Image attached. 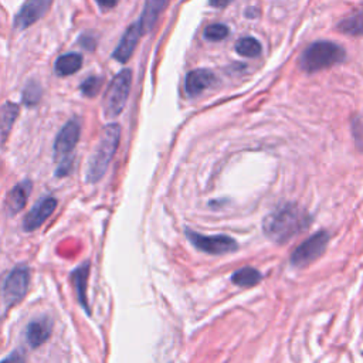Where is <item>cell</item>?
I'll list each match as a JSON object with an SVG mask.
<instances>
[{
  "label": "cell",
  "instance_id": "14",
  "mask_svg": "<svg viewBox=\"0 0 363 363\" xmlns=\"http://www.w3.org/2000/svg\"><path fill=\"white\" fill-rule=\"evenodd\" d=\"M89 271H91V264L86 261L81 265H78L72 272H71V282L72 286L75 289L77 294V299L78 303L81 305V308L91 315V309L88 306V299H86V284H88V277H89Z\"/></svg>",
  "mask_w": 363,
  "mask_h": 363
},
{
  "label": "cell",
  "instance_id": "21",
  "mask_svg": "<svg viewBox=\"0 0 363 363\" xmlns=\"http://www.w3.org/2000/svg\"><path fill=\"white\" fill-rule=\"evenodd\" d=\"M235 51L242 57H258L262 52V47L258 40L252 37H242L235 43Z\"/></svg>",
  "mask_w": 363,
  "mask_h": 363
},
{
  "label": "cell",
  "instance_id": "6",
  "mask_svg": "<svg viewBox=\"0 0 363 363\" xmlns=\"http://www.w3.org/2000/svg\"><path fill=\"white\" fill-rule=\"evenodd\" d=\"M329 242V235L326 231H318L308 240H305L301 245H298L292 255H291V264L295 267H305L315 261L319 255L323 254L326 250V245Z\"/></svg>",
  "mask_w": 363,
  "mask_h": 363
},
{
  "label": "cell",
  "instance_id": "5",
  "mask_svg": "<svg viewBox=\"0 0 363 363\" xmlns=\"http://www.w3.org/2000/svg\"><path fill=\"white\" fill-rule=\"evenodd\" d=\"M187 238L191 244L203 252L213 254V255H223L237 250V242L230 235L216 234V235H203L200 233L186 230Z\"/></svg>",
  "mask_w": 363,
  "mask_h": 363
},
{
  "label": "cell",
  "instance_id": "9",
  "mask_svg": "<svg viewBox=\"0 0 363 363\" xmlns=\"http://www.w3.org/2000/svg\"><path fill=\"white\" fill-rule=\"evenodd\" d=\"M50 6L51 0H26L14 17V28H28L48 11Z\"/></svg>",
  "mask_w": 363,
  "mask_h": 363
},
{
  "label": "cell",
  "instance_id": "15",
  "mask_svg": "<svg viewBox=\"0 0 363 363\" xmlns=\"http://www.w3.org/2000/svg\"><path fill=\"white\" fill-rule=\"evenodd\" d=\"M214 81V74L206 68H197L186 75V94L189 96H197Z\"/></svg>",
  "mask_w": 363,
  "mask_h": 363
},
{
  "label": "cell",
  "instance_id": "22",
  "mask_svg": "<svg viewBox=\"0 0 363 363\" xmlns=\"http://www.w3.org/2000/svg\"><path fill=\"white\" fill-rule=\"evenodd\" d=\"M41 95H43V88L40 86V84L35 81H30L23 89L21 99L24 105L33 106L38 104V101L41 99Z\"/></svg>",
  "mask_w": 363,
  "mask_h": 363
},
{
  "label": "cell",
  "instance_id": "18",
  "mask_svg": "<svg viewBox=\"0 0 363 363\" xmlns=\"http://www.w3.org/2000/svg\"><path fill=\"white\" fill-rule=\"evenodd\" d=\"M82 67V55L79 52L62 54L54 64V71L58 77H67L75 74Z\"/></svg>",
  "mask_w": 363,
  "mask_h": 363
},
{
  "label": "cell",
  "instance_id": "8",
  "mask_svg": "<svg viewBox=\"0 0 363 363\" xmlns=\"http://www.w3.org/2000/svg\"><path fill=\"white\" fill-rule=\"evenodd\" d=\"M79 133H81V128L75 119L68 121L61 128V130L58 132V135L54 140V159L55 160L60 162L68 156H72L71 153L79 140Z\"/></svg>",
  "mask_w": 363,
  "mask_h": 363
},
{
  "label": "cell",
  "instance_id": "17",
  "mask_svg": "<svg viewBox=\"0 0 363 363\" xmlns=\"http://www.w3.org/2000/svg\"><path fill=\"white\" fill-rule=\"evenodd\" d=\"M166 4H167V0H146L145 1L143 13H142L140 20H139L142 34L147 33L153 28L157 17L160 16V13L166 7Z\"/></svg>",
  "mask_w": 363,
  "mask_h": 363
},
{
  "label": "cell",
  "instance_id": "25",
  "mask_svg": "<svg viewBox=\"0 0 363 363\" xmlns=\"http://www.w3.org/2000/svg\"><path fill=\"white\" fill-rule=\"evenodd\" d=\"M71 167H72V156H68V157L60 160V163H58V166L55 169V176L57 177L67 176L69 173Z\"/></svg>",
  "mask_w": 363,
  "mask_h": 363
},
{
  "label": "cell",
  "instance_id": "12",
  "mask_svg": "<svg viewBox=\"0 0 363 363\" xmlns=\"http://www.w3.org/2000/svg\"><path fill=\"white\" fill-rule=\"evenodd\" d=\"M140 35H142V28H140L139 21L130 24V26L126 28V31L123 33V35H122V38H121L118 47H116L115 51L112 52V58L116 60L118 62H122V64L126 62V61L132 57V54H133V51H135V48H136V45H138V41H139Z\"/></svg>",
  "mask_w": 363,
  "mask_h": 363
},
{
  "label": "cell",
  "instance_id": "4",
  "mask_svg": "<svg viewBox=\"0 0 363 363\" xmlns=\"http://www.w3.org/2000/svg\"><path fill=\"white\" fill-rule=\"evenodd\" d=\"M132 84V71L123 68L119 71L104 95V113L106 118H116L125 108Z\"/></svg>",
  "mask_w": 363,
  "mask_h": 363
},
{
  "label": "cell",
  "instance_id": "3",
  "mask_svg": "<svg viewBox=\"0 0 363 363\" xmlns=\"http://www.w3.org/2000/svg\"><path fill=\"white\" fill-rule=\"evenodd\" d=\"M345 50L332 41L312 43L299 58V67L305 72H316L345 60Z\"/></svg>",
  "mask_w": 363,
  "mask_h": 363
},
{
  "label": "cell",
  "instance_id": "10",
  "mask_svg": "<svg viewBox=\"0 0 363 363\" xmlns=\"http://www.w3.org/2000/svg\"><path fill=\"white\" fill-rule=\"evenodd\" d=\"M55 207H57V199H54L52 196L41 197L26 214L23 220L24 231L30 233L37 230L40 225H43L44 221L54 213Z\"/></svg>",
  "mask_w": 363,
  "mask_h": 363
},
{
  "label": "cell",
  "instance_id": "29",
  "mask_svg": "<svg viewBox=\"0 0 363 363\" xmlns=\"http://www.w3.org/2000/svg\"><path fill=\"white\" fill-rule=\"evenodd\" d=\"M210 1V4L213 6V7H225V6H228L233 0H208Z\"/></svg>",
  "mask_w": 363,
  "mask_h": 363
},
{
  "label": "cell",
  "instance_id": "16",
  "mask_svg": "<svg viewBox=\"0 0 363 363\" xmlns=\"http://www.w3.org/2000/svg\"><path fill=\"white\" fill-rule=\"evenodd\" d=\"M18 105L9 101L0 106V147H3L7 142L11 128L18 116Z\"/></svg>",
  "mask_w": 363,
  "mask_h": 363
},
{
  "label": "cell",
  "instance_id": "24",
  "mask_svg": "<svg viewBox=\"0 0 363 363\" xmlns=\"http://www.w3.org/2000/svg\"><path fill=\"white\" fill-rule=\"evenodd\" d=\"M228 35V27L221 23L210 24L204 30V37L208 41H221Z\"/></svg>",
  "mask_w": 363,
  "mask_h": 363
},
{
  "label": "cell",
  "instance_id": "20",
  "mask_svg": "<svg viewBox=\"0 0 363 363\" xmlns=\"http://www.w3.org/2000/svg\"><path fill=\"white\" fill-rule=\"evenodd\" d=\"M231 281L238 286L250 288L261 281V272L252 267H244V268L237 269L231 275Z\"/></svg>",
  "mask_w": 363,
  "mask_h": 363
},
{
  "label": "cell",
  "instance_id": "23",
  "mask_svg": "<svg viewBox=\"0 0 363 363\" xmlns=\"http://www.w3.org/2000/svg\"><path fill=\"white\" fill-rule=\"evenodd\" d=\"M102 84H104V78L102 77H98V75L88 77L79 85L81 94L84 96H86V98H94V96H96L99 94V91L102 88Z\"/></svg>",
  "mask_w": 363,
  "mask_h": 363
},
{
  "label": "cell",
  "instance_id": "11",
  "mask_svg": "<svg viewBox=\"0 0 363 363\" xmlns=\"http://www.w3.org/2000/svg\"><path fill=\"white\" fill-rule=\"evenodd\" d=\"M33 183L31 180L26 179L14 184L6 194L4 199V210L7 216H16L18 214L27 204V199L31 193Z\"/></svg>",
  "mask_w": 363,
  "mask_h": 363
},
{
  "label": "cell",
  "instance_id": "2",
  "mask_svg": "<svg viewBox=\"0 0 363 363\" xmlns=\"http://www.w3.org/2000/svg\"><path fill=\"white\" fill-rule=\"evenodd\" d=\"M121 139V126L118 123H108L104 126L98 143L91 153L88 169H86V182L96 183L106 173L111 160L113 159Z\"/></svg>",
  "mask_w": 363,
  "mask_h": 363
},
{
  "label": "cell",
  "instance_id": "1",
  "mask_svg": "<svg viewBox=\"0 0 363 363\" xmlns=\"http://www.w3.org/2000/svg\"><path fill=\"white\" fill-rule=\"evenodd\" d=\"M309 225V214L294 203L284 204L262 221L264 234L274 242L284 244Z\"/></svg>",
  "mask_w": 363,
  "mask_h": 363
},
{
  "label": "cell",
  "instance_id": "27",
  "mask_svg": "<svg viewBox=\"0 0 363 363\" xmlns=\"http://www.w3.org/2000/svg\"><path fill=\"white\" fill-rule=\"evenodd\" d=\"M79 43H81L82 47L86 48V50H94V48H95V40H94L89 34L82 35V37L79 38Z\"/></svg>",
  "mask_w": 363,
  "mask_h": 363
},
{
  "label": "cell",
  "instance_id": "13",
  "mask_svg": "<svg viewBox=\"0 0 363 363\" xmlns=\"http://www.w3.org/2000/svg\"><path fill=\"white\" fill-rule=\"evenodd\" d=\"M51 330H52V319L50 316L45 315V316L33 319L26 329V337L28 345L33 349L40 347L43 343L48 340Z\"/></svg>",
  "mask_w": 363,
  "mask_h": 363
},
{
  "label": "cell",
  "instance_id": "19",
  "mask_svg": "<svg viewBox=\"0 0 363 363\" xmlns=\"http://www.w3.org/2000/svg\"><path fill=\"white\" fill-rule=\"evenodd\" d=\"M337 30L350 35H363V7L357 9L353 14L343 18L337 24Z\"/></svg>",
  "mask_w": 363,
  "mask_h": 363
},
{
  "label": "cell",
  "instance_id": "7",
  "mask_svg": "<svg viewBox=\"0 0 363 363\" xmlns=\"http://www.w3.org/2000/svg\"><path fill=\"white\" fill-rule=\"evenodd\" d=\"M28 282H30V271L27 265H17L9 274L3 286L4 302L7 306H13L18 303L26 296Z\"/></svg>",
  "mask_w": 363,
  "mask_h": 363
},
{
  "label": "cell",
  "instance_id": "26",
  "mask_svg": "<svg viewBox=\"0 0 363 363\" xmlns=\"http://www.w3.org/2000/svg\"><path fill=\"white\" fill-rule=\"evenodd\" d=\"M0 363H26V357L21 352L14 350L6 359H3Z\"/></svg>",
  "mask_w": 363,
  "mask_h": 363
},
{
  "label": "cell",
  "instance_id": "28",
  "mask_svg": "<svg viewBox=\"0 0 363 363\" xmlns=\"http://www.w3.org/2000/svg\"><path fill=\"white\" fill-rule=\"evenodd\" d=\"M102 10H109L118 4V0H95Z\"/></svg>",
  "mask_w": 363,
  "mask_h": 363
}]
</instances>
